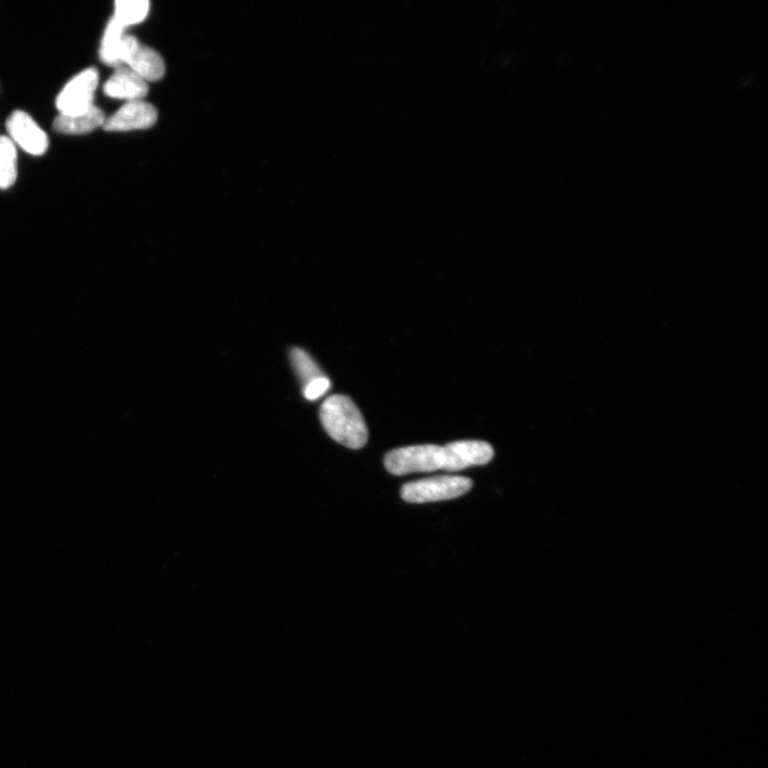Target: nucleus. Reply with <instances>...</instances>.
Segmentation results:
<instances>
[{
	"label": "nucleus",
	"mask_w": 768,
	"mask_h": 768,
	"mask_svg": "<svg viewBox=\"0 0 768 768\" xmlns=\"http://www.w3.org/2000/svg\"><path fill=\"white\" fill-rule=\"evenodd\" d=\"M330 386L331 382L327 377H320L304 386L303 395L310 402H313V400L322 397L330 389Z\"/></svg>",
	"instance_id": "nucleus-15"
},
{
	"label": "nucleus",
	"mask_w": 768,
	"mask_h": 768,
	"mask_svg": "<svg viewBox=\"0 0 768 768\" xmlns=\"http://www.w3.org/2000/svg\"><path fill=\"white\" fill-rule=\"evenodd\" d=\"M445 463V447L434 444L397 448L384 458V466L395 476L444 470Z\"/></svg>",
	"instance_id": "nucleus-2"
},
{
	"label": "nucleus",
	"mask_w": 768,
	"mask_h": 768,
	"mask_svg": "<svg viewBox=\"0 0 768 768\" xmlns=\"http://www.w3.org/2000/svg\"><path fill=\"white\" fill-rule=\"evenodd\" d=\"M291 357L295 371L302 380L304 386H307L308 383L315 379L325 377L322 371L319 370L315 361L306 351L294 348L291 352Z\"/></svg>",
	"instance_id": "nucleus-14"
},
{
	"label": "nucleus",
	"mask_w": 768,
	"mask_h": 768,
	"mask_svg": "<svg viewBox=\"0 0 768 768\" xmlns=\"http://www.w3.org/2000/svg\"><path fill=\"white\" fill-rule=\"evenodd\" d=\"M149 11L148 0H117L114 19L127 28L146 20Z\"/></svg>",
	"instance_id": "nucleus-13"
},
{
	"label": "nucleus",
	"mask_w": 768,
	"mask_h": 768,
	"mask_svg": "<svg viewBox=\"0 0 768 768\" xmlns=\"http://www.w3.org/2000/svg\"><path fill=\"white\" fill-rule=\"evenodd\" d=\"M122 66L131 69L148 84L158 82L166 74L163 57L131 36L124 40Z\"/></svg>",
	"instance_id": "nucleus-5"
},
{
	"label": "nucleus",
	"mask_w": 768,
	"mask_h": 768,
	"mask_svg": "<svg viewBox=\"0 0 768 768\" xmlns=\"http://www.w3.org/2000/svg\"><path fill=\"white\" fill-rule=\"evenodd\" d=\"M473 487L470 478L437 476L404 485L400 494L408 503L423 504L460 498Z\"/></svg>",
	"instance_id": "nucleus-3"
},
{
	"label": "nucleus",
	"mask_w": 768,
	"mask_h": 768,
	"mask_svg": "<svg viewBox=\"0 0 768 768\" xmlns=\"http://www.w3.org/2000/svg\"><path fill=\"white\" fill-rule=\"evenodd\" d=\"M99 79V72L95 68L87 69L73 77L57 96L56 107L59 115H74L92 107Z\"/></svg>",
	"instance_id": "nucleus-4"
},
{
	"label": "nucleus",
	"mask_w": 768,
	"mask_h": 768,
	"mask_svg": "<svg viewBox=\"0 0 768 768\" xmlns=\"http://www.w3.org/2000/svg\"><path fill=\"white\" fill-rule=\"evenodd\" d=\"M320 422L327 434L336 442L359 450L368 440V430L363 415L352 400L345 395H332L320 407Z\"/></svg>",
	"instance_id": "nucleus-1"
},
{
	"label": "nucleus",
	"mask_w": 768,
	"mask_h": 768,
	"mask_svg": "<svg viewBox=\"0 0 768 768\" xmlns=\"http://www.w3.org/2000/svg\"><path fill=\"white\" fill-rule=\"evenodd\" d=\"M445 471H462L474 466H485L493 458L492 446L484 441H458L444 446Z\"/></svg>",
	"instance_id": "nucleus-8"
},
{
	"label": "nucleus",
	"mask_w": 768,
	"mask_h": 768,
	"mask_svg": "<svg viewBox=\"0 0 768 768\" xmlns=\"http://www.w3.org/2000/svg\"><path fill=\"white\" fill-rule=\"evenodd\" d=\"M109 98L127 102L141 101L149 92V84L127 67H119L104 85Z\"/></svg>",
	"instance_id": "nucleus-9"
},
{
	"label": "nucleus",
	"mask_w": 768,
	"mask_h": 768,
	"mask_svg": "<svg viewBox=\"0 0 768 768\" xmlns=\"http://www.w3.org/2000/svg\"><path fill=\"white\" fill-rule=\"evenodd\" d=\"M18 178V153L14 142L0 136V189L10 188Z\"/></svg>",
	"instance_id": "nucleus-12"
},
{
	"label": "nucleus",
	"mask_w": 768,
	"mask_h": 768,
	"mask_svg": "<svg viewBox=\"0 0 768 768\" xmlns=\"http://www.w3.org/2000/svg\"><path fill=\"white\" fill-rule=\"evenodd\" d=\"M106 121L104 111L93 105L89 109L74 115H59L54 123V130L64 135H85L103 127Z\"/></svg>",
	"instance_id": "nucleus-10"
},
{
	"label": "nucleus",
	"mask_w": 768,
	"mask_h": 768,
	"mask_svg": "<svg viewBox=\"0 0 768 768\" xmlns=\"http://www.w3.org/2000/svg\"><path fill=\"white\" fill-rule=\"evenodd\" d=\"M158 119L157 109L150 103L141 101L126 102L115 115L106 118L103 128L107 132H131L147 130Z\"/></svg>",
	"instance_id": "nucleus-6"
},
{
	"label": "nucleus",
	"mask_w": 768,
	"mask_h": 768,
	"mask_svg": "<svg viewBox=\"0 0 768 768\" xmlns=\"http://www.w3.org/2000/svg\"><path fill=\"white\" fill-rule=\"evenodd\" d=\"M7 131L10 139L30 155H43L50 144L42 128L22 110L14 111L9 117Z\"/></svg>",
	"instance_id": "nucleus-7"
},
{
	"label": "nucleus",
	"mask_w": 768,
	"mask_h": 768,
	"mask_svg": "<svg viewBox=\"0 0 768 768\" xmlns=\"http://www.w3.org/2000/svg\"><path fill=\"white\" fill-rule=\"evenodd\" d=\"M125 27L112 18L104 32L100 57L109 67H122Z\"/></svg>",
	"instance_id": "nucleus-11"
}]
</instances>
